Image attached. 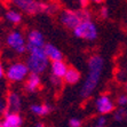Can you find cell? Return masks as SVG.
I'll list each match as a JSON object with an SVG mask.
<instances>
[{"instance_id":"obj_18","label":"cell","mask_w":127,"mask_h":127,"mask_svg":"<svg viewBox=\"0 0 127 127\" xmlns=\"http://www.w3.org/2000/svg\"><path fill=\"white\" fill-rule=\"evenodd\" d=\"M7 18H8L10 22L13 23H20L21 22V14H18L17 12H14V10H10V12L7 13Z\"/></svg>"},{"instance_id":"obj_17","label":"cell","mask_w":127,"mask_h":127,"mask_svg":"<svg viewBox=\"0 0 127 127\" xmlns=\"http://www.w3.org/2000/svg\"><path fill=\"white\" fill-rule=\"evenodd\" d=\"M113 120L115 121H127V108H118L113 111Z\"/></svg>"},{"instance_id":"obj_12","label":"cell","mask_w":127,"mask_h":127,"mask_svg":"<svg viewBox=\"0 0 127 127\" xmlns=\"http://www.w3.org/2000/svg\"><path fill=\"white\" fill-rule=\"evenodd\" d=\"M40 85H41V80H40L39 74L30 73L24 87H25V91H27V92L33 93V92H37V91L40 88Z\"/></svg>"},{"instance_id":"obj_23","label":"cell","mask_w":127,"mask_h":127,"mask_svg":"<svg viewBox=\"0 0 127 127\" xmlns=\"http://www.w3.org/2000/svg\"><path fill=\"white\" fill-rule=\"evenodd\" d=\"M105 125H106V117H105V116H100V117H97V120H96V126L104 127Z\"/></svg>"},{"instance_id":"obj_27","label":"cell","mask_w":127,"mask_h":127,"mask_svg":"<svg viewBox=\"0 0 127 127\" xmlns=\"http://www.w3.org/2000/svg\"><path fill=\"white\" fill-rule=\"evenodd\" d=\"M125 91H126V92H127V80H126V81H125Z\"/></svg>"},{"instance_id":"obj_22","label":"cell","mask_w":127,"mask_h":127,"mask_svg":"<svg viewBox=\"0 0 127 127\" xmlns=\"http://www.w3.org/2000/svg\"><path fill=\"white\" fill-rule=\"evenodd\" d=\"M81 120L79 118H71L69 120V126L70 127H81Z\"/></svg>"},{"instance_id":"obj_16","label":"cell","mask_w":127,"mask_h":127,"mask_svg":"<svg viewBox=\"0 0 127 127\" xmlns=\"http://www.w3.org/2000/svg\"><path fill=\"white\" fill-rule=\"evenodd\" d=\"M31 111L38 116H46L50 113L52 106L48 104H33L31 106Z\"/></svg>"},{"instance_id":"obj_13","label":"cell","mask_w":127,"mask_h":127,"mask_svg":"<svg viewBox=\"0 0 127 127\" xmlns=\"http://www.w3.org/2000/svg\"><path fill=\"white\" fill-rule=\"evenodd\" d=\"M68 65L65 64L63 61H59V62H52L50 65V71H52V76H55L57 78L63 79L68 71Z\"/></svg>"},{"instance_id":"obj_21","label":"cell","mask_w":127,"mask_h":127,"mask_svg":"<svg viewBox=\"0 0 127 127\" xmlns=\"http://www.w3.org/2000/svg\"><path fill=\"white\" fill-rule=\"evenodd\" d=\"M98 14H100V17L101 18H103V20H106V18L109 17V14H110V12H109V8L106 6H102L100 8V12H98Z\"/></svg>"},{"instance_id":"obj_4","label":"cell","mask_w":127,"mask_h":127,"mask_svg":"<svg viewBox=\"0 0 127 127\" xmlns=\"http://www.w3.org/2000/svg\"><path fill=\"white\" fill-rule=\"evenodd\" d=\"M60 21L66 29L73 31L83 22L80 9H63L60 14Z\"/></svg>"},{"instance_id":"obj_19","label":"cell","mask_w":127,"mask_h":127,"mask_svg":"<svg viewBox=\"0 0 127 127\" xmlns=\"http://www.w3.org/2000/svg\"><path fill=\"white\" fill-rule=\"evenodd\" d=\"M116 103H117V105L120 106V108H125L127 105V94L118 95L117 100H116Z\"/></svg>"},{"instance_id":"obj_11","label":"cell","mask_w":127,"mask_h":127,"mask_svg":"<svg viewBox=\"0 0 127 127\" xmlns=\"http://www.w3.org/2000/svg\"><path fill=\"white\" fill-rule=\"evenodd\" d=\"M21 110V98L17 94L15 93H10L8 95V100H7V113H18V111Z\"/></svg>"},{"instance_id":"obj_2","label":"cell","mask_w":127,"mask_h":127,"mask_svg":"<svg viewBox=\"0 0 127 127\" xmlns=\"http://www.w3.org/2000/svg\"><path fill=\"white\" fill-rule=\"evenodd\" d=\"M27 66L31 73L40 74L42 73L48 66V59L45 54L44 48H33L29 50Z\"/></svg>"},{"instance_id":"obj_5","label":"cell","mask_w":127,"mask_h":127,"mask_svg":"<svg viewBox=\"0 0 127 127\" xmlns=\"http://www.w3.org/2000/svg\"><path fill=\"white\" fill-rule=\"evenodd\" d=\"M95 109L100 113V116H105L113 113L116 110V103L108 94H102L95 100Z\"/></svg>"},{"instance_id":"obj_3","label":"cell","mask_w":127,"mask_h":127,"mask_svg":"<svg viewBox=\"0 0 127 127\" xmlns=\"http://www.w3.org/2000/svg\"><path fill=\"white\" fill-rule=\"evenodd\" d=\"M74 37L88 41H94L98 37V30L96 24L91 20V21H83L76 29L72 31Z\"/></svg>"},{"instance_id":"obj_29","label":"cell","mask_w":127,"mask_h":127,"mask_svg":"<svg viewBox=\"0 0 127 127\" xmlns=\"http://www.w3.org/2000/svg\"><path fill=\"white\" fill-rule=\"evenodd\" d=\"M95 127H100V126H95Z\"/></svg>"},{"instance_id":"obj_25","label":"cell","mask_w":127,"mask_h":127,"mask_svg":"<svg viewBox=\"0 0 127 127\" xmlns=\"http://www.w3.org/2000/svg\"><path fill=\"white\" fill-rule=\"evenodd\" d=\"M3 76V69H2V65H1V63H0V78Z\"/></svg>"},{"instance_id":"obj_24","label":"cell","mask_w":127,"mask_h":127,"mask_svg":"<svg viewBox=\"0 0 127 127\" xmlns=\"http://www.w3.org/2000/svg\"><path fill=\"white\" fill-rule=\"evenodd\" d=\"M87 5H88V1H80L81 9H83V8H87Z\"/></svg>"},{"instance_id":"obj_1","label":"cell","mask_w":127,"mask_h":127,"mask_svg":"<svg viewBox=\"0 0 127 127\" xmlns=\"http://www.w3.org/2000/svg\"><path fill=\"white\" fill-rule=\"evenodd\" d=\"M103 69L104 60L101 55L94 54L88 59V71H87V76H86L81 91H80V97L83 100H87L92 96V94L100 84Z\"/></svg>"},{"instance_id":"obj_26","label":"cell","mask_w":127,"mask_h":127,"mask_svg":"<svg viewBox=\"0 0 127 127\" xmlns=\"http://www.w3.org/2000/svg\"><path fill=\"white\" fill-rule=\"evenodd\" d=\"M34 127H45V125L42 124V123H37V124L34 125Z\"/></svg>"},{"instance_id":"obj_15","label":"cell","mask_w":127,"mask_h":127,"mask_svg":"<svg viewBox=\"0 0 127 127\" xmlns=\"http://www.w3.org/2000/svg\"><path fill=\"white\" fill-rule=\"evenodd\" d=\"M3 127H20L22 125V118L18 113H7L5 115Z\"/></svg>"},{"instance_id":"obj_8","label":"cell","mask_w":127,"mask_h":127,"mask_svg":"<svg viewBox=\"0 0 127 127\" xmlns=\"http://www.w3.org/2000/svg\"><path fill=\"white\" fill-rule=\"evenodd\" d=\"M45 40H44V35L41 34L40 31L37 30H32L29 33L28 37V45H27V49H33V48H44L45 47Z\"/></svg>"},{"instance_id":"obj_6","label":"cell","mask_w":127,"mask_h":127,"mask_svg":"<svg viewBox=\"0 0 127 127\" xmlns=\"http://www.w3.org/2000/svg\"><path fill=\"white\" fill-rule=\"evenodd\" d=\"M28 72H29V69H28L27 64L18 62L9 66L6 76L10 81H21L28 76Z\"/></svg>"},{"instance_id":"obj_10","label":"cell","mask_w":127,"mask_h":127,"mask_svg":"<svg viewBox=\"0 0 127 127\" xmlns=\"http://www.w3.org/2000/svg\"><path fill=\"white\" fill-rule=\"evenodd\" d=\"M45 54L47 56L48 61L52 62H59V61H63V54L62 52L57 47H55L52 44H46L44 47Z\"/></svg>"},{"instance_id":"obj_7","label":"cell","mask_w":127,"mask_h":127,"mask_svg":"<svg viewBox=\"0 0 127 127\" xmlns=\"http://www.w3.org/2000/svg\"><path fill=\"white\" fill-rule=\"evenodd\" d=\"M7 42L12 48H14L17 53H24L27 49V45L24 41L23 35L20 32H13L9 34L8 39H7Z\"/></svg>"},{"instance_id":"obj_9","label":"cell","mask_w":127,"mask_h":127,"mask_svg":"<svg viewBox=\"0 0 127 127\" xmlns=\"http://www.w3.org/2000/svg\"><path fill=\"white\" fill-rule=\"evenodd\" d=\"M20 8L25 12L27 14L33 15L37 13H40V2L39 1H33V0H17L15 1Z\"/></svg>"},{"instance_id":"obj_14","label":"cell","mask_w":127,"mask_h":127,"mask_svg":"<svg viewBox=\"0 0 127 127\" xmlns=\"http://www.w3.org/2000/svg\"><path fill=\"white\" fill-rule=\"evenodd\" d=\"M80 78H81V74H80V72L77 69L69 68L64 78H63V81L65 84H69V85H76L77 83H79Z\"/></svg>"},{"instance_id":"obj_28","label":"cell","mask_w":127,"mask_h":127,"mask_svg":"<svg viewBox=\"0 0 127 127\" xmlns=\"http://www.w3.org/2000/svg\"><path fill=\"white\" fill-rule=\"evenodd\" d=\"M0 127H3V125H2V123H0Z\"/></svg>"},{"instance_id":"obj_20","label":"cell","mask_w":127,"mask_h":127,"mask_svg":"<svg viewBox=\"0 0 127 127\" xmlns=\"http://www.w3.org/2000/svg\"><path fill=\"white\" fill-rule=\"evenodd\" d=\"M50 83H52V85H53L54 87H61L64 81H63V79H61V78H57V77H55V76H50Z\"/></svg>"}]
</instances>
